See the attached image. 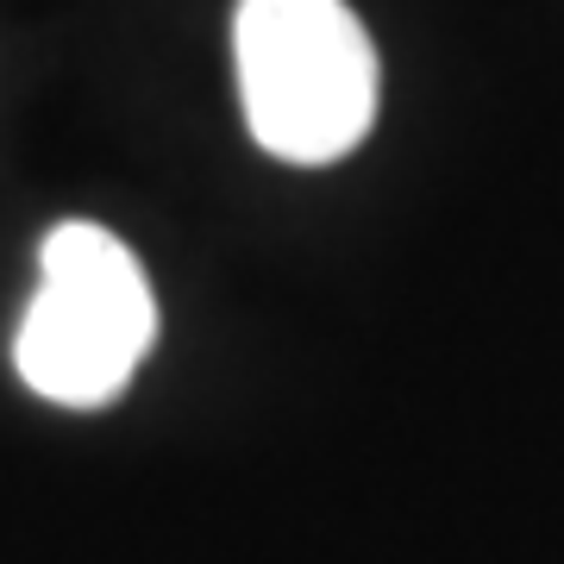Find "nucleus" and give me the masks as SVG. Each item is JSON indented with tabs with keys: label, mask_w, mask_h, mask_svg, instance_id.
I'll return each instance as SVG.
<instances>
[{
	"label": "nucleus",
	"mask_w": 564,
	"mask_h": 564,
	"mask_svg": "<svg viewBox=\"0 0 564 564\" xmlns=\"http://www.w3.org/2000/svg\"><path fill=\"white\" fill-rule=\"evenodd\" d=\"M158 339V302L132 245L95 220H63L39 245V289L13 333L32 395L57 408H107Z\"/></svg>",
	"instance_id": "obj_2"
},
{
	"label": "nucleus",
	"mask_w": 564,
	"mask_h": 564,
	"mask_svg": "<svg viewBox=\"0 0 564 564\" xmlns=\"http://www.w3.org/2000/svg\"><path fill=\"white\" fill-rule=\"evenodd\" d=\"M232 57L245 126L282 163H339L377 120V51L345 0H239Z\"/></svg>",
	"instance_id": "obj_1"
}]
</instances>
